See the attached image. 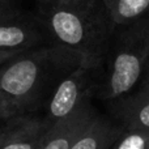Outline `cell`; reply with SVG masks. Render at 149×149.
I'll return each instance as SVG.
<instances>
[{
  "instance_id": "cell-1",
  "label": "cell",
  "mask_w": 149,
  "mask_h": 149,
  "mask_svg": "<svg viewBox=\"0 0 149 149\" xmlns=\"http://www.w3.org/2000/svg\"><path fill=\"white\" fill-rule=\"evenodd\" d=\"M46 5L39 20L49 34L50 43L70 50L89 70L101 68L116 28L102 0Z\"/></svg>"
},
{
  "instance_id": "cell-2",
  "label": "cell",
  "mask_w": 149,
  "mask_h": 149,
  "mask_svg": "<svg viewBox=\"0 0 149 149\" xmlns=\"http://www.w3.org/2000/svg\"><path fill=\"white\" fill-rule=\"evenodd\" d=\"M77 67H84L81 59L58 45L26 50L0 67V89L18 103L24 114L39 113L58 84Z\"/></svg>"
},
{
  "instance_id": "cell-3",
  "label": "cell",
  "mask_w": 149,
  "mask_h": 149,
  "mask_svg": "<svg viewBox=\"0 0 149 149\" xmlns=\"http://www.w3.org/2000/svg\"><path fill=\"white\" fill-rule=\"evenodd\" d=\"M123 28L106 54L105 71L95 79L94 95L105 101L127 95L149 65V16Z\"/></svg>"
},
{
  "instance_id": "cell-4",
  "label": "cell",
  "mask_w": 149,
  "mask_h": 149,
  "mask_svg": "<svg viewBox=\"0 0 149 149\" xmlns=\"http://www.w3.org/2000/svg\"><path fill=\"white\" fill-rule=\"evenodd\" d=\"M97 70L77 67L55 88L45 107V118L51 126L68 118L94 95Z\"/></svg>"
},
{
  "instance_id": "cell-5",
  "label": "cell",
  "mask_w": 149,
  "mask_h": 149,
  "mask_svg": "<svg viewBox=\"0 0 149 149\" xmlns=\"http://www.w3.org/2000/svg\"><path fill=\"white\" fill-rule=\"evenodd\" d=\"M49 43V34L39 18L21 12L0 18V50L26 51Z\"/></svg>"
},
{
  "instance_id": "cell-6",
  "label": "cell",
  "mask_w": 149,
  "mask_h": 149,
  "mask_svg": "<svg viewBox=\"0 0 149 149\" xmlns=\"http://www.w3.org/2000/svg\"><path fill=\"white\" fill-rule=\"evenodd\" d=\"M51 127L38 113L13 116L0 124V149H38Z\"/></svg>"
},
{
  "instance_id": "cell-7",
  "label": "cell",
  "mask_w": 149,
  "mask_h": 149,
  "mask_svg": "<svg viewBox=\"0 0 149 149\" xmlns=\"http://www.w3.org/2000/svg\"><path fill=\"white\" fill-rule=\"evenodd\" d=\"M95 115L97 113L89 101L72 115L55 123L46 134L38 149H70Z\"/></svg>"
},
{
  "instance_id": "cell-8",
  "label": "cell",
  "mask_w": 149,
  "mask_h": 149,
  "mask_svg": "<svg viewBox=\"0 0 149 149\" xmlns=\"http://www.w3.org/2000/svg\"><path fill=\"white\" fill-rule=\"evenodd\" d=\"M113 102V114L124 130L149 131V82L134 94H127Z\"/></svg>"
},
{
  "instance_id": "cell-9",
  "label": "cell",
  "mask_w": 149,
  "mask_h": 149,
  "mask_svg": "<svg viewBox=\"0 0 149 149\" xmlns=\"http://www.w3.org/2000/svg\"><path fill=\"white\" fill-rule=\"evenodd\" d=\"M123 131L120 124L97 114L70 149H111Z\"/></svg>"
},
{
  "instance_id": "cell-10",
  "label": "cell",
  "mask_w": 149,
  "mask_h": 149,
  "mask_svg": "<svg viewBox=\"0 0 149 149\" xmlns=\"http://www.w3.org/2000/svg\"><path fill=\"white\" fill-rule=\"evenodd\" d=\"M102 3L116 28L149 16V0H102Z\"/></svg>"
},
{
  "instance_id": "cell-11",
  "label": "cell",
  "mask_w": 149,
  "mask_h": 149,
  "mask_svg": "<svg viewBox=\"0 0 149 149\" xmlns=\"http://www.w3.org/2000/svg\"><path fill=\"white\" fill-rule=\"evenodd\" d=\"M111 149H149V131L124 130Z\"/></svg>"
},
{
  "instance_id": "cell-12",
  "label": "cell",
  "mask_w": 149,
  "mask_h": 149,
  "mask_svg": "<svg viewBox=\"0 0 149 149\" xmlns=\"http://www.w3.org/2000/svg\"><path fill=\"white\" fill-rule=\"evenodd\" d=\"M20 114H24V111L21 110L18 103L10 95H8L0 89V124L5 123L7 120Z\"/></svg>"
},
{
  "instance_id": "cell-13",
  "label": "cell",
  "mask_w": 149,
  "mask_h": 149,
  "mask_svg": "<svg viewBox=\"0 0 149 149\" xmlns=\"http://www.w3.org/2000/svg\"><path fill=\"white\" fill-rule=\"evenodd\" d=\"M17 12H20V10H17L13 7L10 0H0V18L12 16Z\"/></svg>"
},
{
  "instance_id": "cell-14",
  "label": "cell",
  "mask_w": 149,
  "mask_h": 149,
  "mask_svg": "<svg viewBox=\"0 0 149 149\" xmlns=\"http://www.w3.org/2000/svg\"><path fill=\"white\" fill-rule=\"evenodd\" d=\"M22 51H9V50H0V67L8 63L9 60H12L13 58H16L17 55H20Z\"/></svg>"
},
{
  "instance_id": "cell-15",
  "label": "cell",
  "mask_w": 149,
  "mask_h": 149,
  "mask_svg": "<svg viewBox=\"0 0 149 149\" xmlns=\"http://www.w3.org/2000/svg\"><path fill=\"white\" fill-rule=\"evenodd\" d=\"M80 1H84V0H52V3H56V4H74Z\"/></svg>"
},
{
  "instance_id": "cell-16",
  "label": "cell",
  "mask_w": 149,
  "mask_h": 149,
  "mask_svg": "<svg viewBox=\"0 0 149 149\" xmlns=\"http://www.w3.org/2000/svg\"><path fill=\"white\" fill-rule=\"evenodd\" d=\"M148 82H149V65H148L147 71H145L144 77H143V80H141V84H148Z\"/></svg>"
},
{
  "instance_id": "cell-17",
  "label": "cell",
  "mask_w": 149,
  "mask_h": 149,
  "mask_svg": "<svg viewBox=\"0 0 149 149\" xmlns=\"http://www.w3.org/2000/svg\"><path fill=\"white\" fill-rule=\"evenodd\" d=\"M37 1L43 3V4H50V3H52V0H37Z\"/></svg>"
}]
</instances>
